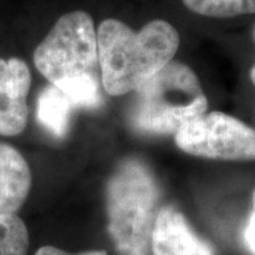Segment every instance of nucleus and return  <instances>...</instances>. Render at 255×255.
Returning <instances> with one entry per match:
<instances>
[{
	"mask_svg": "<svg viewBox=\"0 0 255 255\" xmlns=\"http://www.w3.org/2000/svg\"><path fill=\"white\" fill-rule=\"evenodd\" d=\"M33 60L38 73L74 107L94 110L102 104L97 30L87 11L75 10L58 18L36 47Z\"/></svg>",
	"mask_w": 255,
	"mask_h": 255,
	"instance_id": "nucleus-1",
	"label": "nucleus"
},
{
	"mask_svg": "<svg viewBox=\"0 0 255 255\" xmlns=\"http://www.w3.org/2000/svg\"><path fill=\"white\" fill-rule=\"evenodd\" d=\"M102 88L112 97L135 91L173 60L179 48L177 30L166 20H152L140 30L107 18L97 31Z\"/></svg>",
	"mask_w": 255,
	"mask_h": 255,
	"instance_id": "nucleus-2",
	"label": "nucleus"
},
{
	"mask_svg": "<svg viewBox=\"0 0 255 255\" xmlns=\"http://www.w3.org/2000/svg\"><path fill=\"white\" fill-rule=\"evenodd\" d=\"M159 210L153 172L135 157L122 160L107 184L108 233L119 255H149Z\"/></svg>",
	"mask_w": 255,
	"mask_h": 255,
	"instance_id": "nucleus-3",
	"label": "nucleus"
},
{
	"mask_svg": "<svg viewBox=\"0 0 255 255\" xmlns=\"http://www.w3.org/2000/svg\"><path fill=\"white\" fill-rule=\"evenodd\" d=\"M129 124L145 135H170L207 111V97L189 65L170 61L135 90Z\"/></svg>",
	"mask_w": 255,
	"mask_h": 255,
	"instance_id": "nucleus-4",
	"label": "nucleus"
},
{
	"mask_svg": "<svg viewBox=\"0 0 255 255\" xmlns=\"http://www.w3.org/2000/svg\"><path fill=\"white\" fill-rule=\"evenodd\" d=\"M183 152L228 162L255 160V129L224 112H206L191 119L174 133Z\"/></svg>",
	"mask_w": 255,
	"mask_h": 255,
	"instance_id": "nucleus-5",
	"label": "nucleus"
},
{
	"mask_svg": "<svg viewBox=\"0 0 255 255\" xmlns=\"http://www.w3.org/2000/svg\"><path fill=\"white\" fill-rule=\"evenodd\" d=\"M31 73L23 60L0 58V135L17 136L27 125Z\"/></svg>",
	"mask_w": 255,
	"mask_h": 255,
	"instance_id": "nucleus-6",
	"label": "nucleus"
},
{
	"mask_svg": "<svg viewBox=\"0 0 255 255\" xmlns=\"http://www.w3.org/2000/svg\"><path fill=\"white\" fill-rule=\"evenodd\" d=\"M150 250L153 255H216L214 247L197 236L182 211L173 206L159 210Z\"/></svg>",
	"mask_w": 255,
	"mask_h": 255,
	"instance_id": "nucleus-7",
	"label": "nucleus"
},
{
	"mask_svg": "<svg viewBox=\"0 0 255 255\" xmlns=\"http://www.w3.org/2000/svg\"><path fill=\"white\" fill-rule=\"evenodd\" d=\"M31 189V170L23 155L0 142V216L16 214Z\"/></svg>",
	"mask_w": 255,
	"mask_h": 255,
	"instance_id": "nucleus-8",
	"label": "nucleus"
},
{
	"mask_svg": "<svg viewBox=\"0 0 255 255\" xmlns=\"http://www.w3.org/2000/svg\"><path fill=\"white\" fill-rule=\"evenodd\" d=\"M74 108L73 102L50 84L37 98V119L53 136L63 137L70 127Z\"/></svg>",
	"mask_w": 255,
	"mask_h": 255,
	"instance_id": "nucleus-9",
	"label": "nucleus"
},
{
	"mask_svg": "<svg viewBox=\"0 0 255 255\" xmlns=\"http://www.w3.org/2000/svg\"><path fill=\"white\" fill-rule=\"evenodd\" d=\"M187 9L201 16L217 18L254 14L255 0H182Z\"/></svg>",
	"mask_w": 255,
	"mask_h": 255,
	"instance_id": "nucleus-10",
	"label": "nucleus"
},
{
	"mask_svg": "<svg viewBox=\"0 0 255 255\" xmlns=\"http://www.w3.org/2000/svg\"><path fill=\"white\" fill-rule=\"evenodd\" d=\"M28 231L24 221L13 216H0V255H27Z\"/></svg>",
	"mask_w": 255,
	"mask_h": 255,
	"instance_id": "nucleus-11",
	"label": "nucleus"
},
{
	"mask_svg": "<svg viewBox=\"0 0 255 255\" xmlns=\"http://www.w3.org/2000/svg\"><path fill=\"white\" fill-rule=\"evenodd\" d=\"M244 243L247 250L255 255V210L251 213L250 219L247 221L246 230H244Z\"/></svg>",
	"mask_w": 255,
	"mask_h": 255,
	"instance_id": "nucleus-12",
	"label": "nucleus"
},
{
	"mask_svg": "<svg viewBox=\"0 0 255 255\" xmlns=\"http://www.w3.org/2000/svg\"><path fill=\"white\" fill-rule=\"evenodd\" d=\"M36 255H108L102 250H94V251H84V253H77V254H70L67 251H63L57 247L46 246L37 250Z\"/></svg>",
	"mask_w": 255,
	"mask_h": 255,
	"instance_id": "nucleus-13",
	"label": "nucleus"
},
{
	"mask_svg": "<svg viewBox=\"0 0 255 255\" xmlns=\"http://www.w3.org/2000/svg\"><path fill=\"white\" fill-rule=\"evenodd\" d=\"M251 81L255 85V65L253 67V70H251Z\"/></svg>",
	"mask_w": 255,
	"mask_h": 255,
	"instance_id": "nucleus-14",
	"label": "nucleus"
},
{
	"mask_svg": "<svg viewBox=\"0 0 255 255\" xmlns=\"http://www.w3.org/2000/svg\"><path fill=\"white\" fill-rule=\"evenodd\" d=\"M253 36H254V40H255V27H254V31H253Z\"/></svg>",
	"mask_w": 255,
	"mask_h": 255,
	"instance_id": "nucleus-15",
	"label": "nucleus"
},
{
	"mask_svg": "<svg viewBox=\"0 0 255 255\" xmlns=\"http://www.w3.org/2000/svg\"><path fill=\"white\" fill-rule=\"evenodd\" d=\"M254 210H255V193H254Z\"/></svg>",
	"mask_w": 255,
	"mask_h": 255,
	"instance_id": "nucleus-16",
	"label": "nucleus"
}]
</instances>
